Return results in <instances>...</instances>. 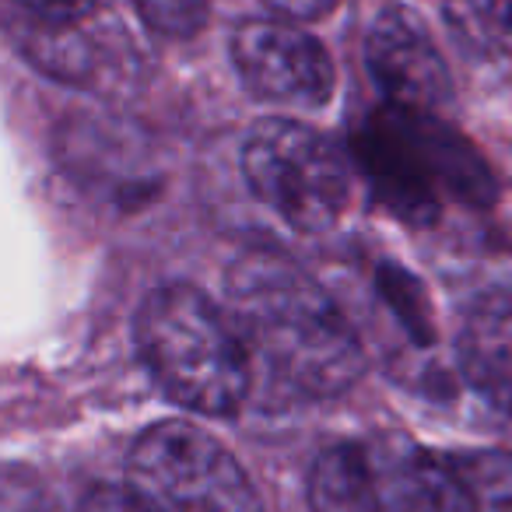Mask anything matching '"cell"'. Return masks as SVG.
Masks as SVG:
<instances>
[{
  "label": "cell",
  "mask_w": 512,
  "mask_h": 512,
  "mask_svg": "<svg viewBox=\"0 0 512 512\" xmlns=\"http://www.w3.org/2000/svg\"><path fill=\"white\" fill-rule=\"evenodd\" d=\"M228 316L253 365V383L295 400H327L365 372L344 313L302 267L278 253H246L228 267Z\"/></svg>",
  "instance_id": "obj_1"
},
{
  "label": "cell",
  "mask_w": 512,
  "mask_h": 512,
  "mask_svg": "<svg viewBox=\"0 0 512 512\" xmlns=\"http://www.w3.org/2000/svg\"><path fill=\"white\" fill-rule=\"evenodd\" d=\"M137 351L151 379L179 407L204 418L242 411L253 393L249 351L232 316L193 285H162L134 323Z\"/></svg>",
  "instance_id": "obj_2"
},
{
  "label": "cell",
  "mask_w": 512,
  "mask_h": 512,
  "mask_svg": "<svg viewBox=\"0 0 512 512\" xmlns=\"http://www.w3.org/2000/svg\"><path fill=\"white\" fill-rule=\"evenodd\" d=\"M313 512H470L449 456L407 435L334 442L309 470Z\"/></svg>",
  "instance_id": "obj_3"
},
{
  "label": "cell",
  "mask_w": 512,
  "mask_h": 512,
  "mask_svg": "<svg viewBox=\"0 0 512 512\" xmlns=\"http://www.w3.org/2000/svg\"><path fill=\"white\" fill-rule=\"evenodd\" d=\"M127 488L151 512H264L253 477L193 421H158L134 442Z\"/></svg>",
  "instance_id": "obj_4"
},
{
  "label": "cell",
  "mask_w": 512,
  "mask_h": 512,
  "mask_svg": "<svg viewBox=\"0 0 512 512\" xmlns=\"http://www.w3.org/2000/svg\"><path fill=\"white\" fill-rule=\"evenodd\" d=\"M242 176L295 232H323L348 207L351 179L341 151L299 120H264L242 144Z\"/></svg>",
  "instance_id": "obj_5"
},
{
  "label": "cell",
  "mask_w": 512,
  "mask_h": 512,
  "mask_svg": "<svg viewBox=\"0 0 512 512\" xmlns=\"http://www.w3.org/2000/svg\"><path fill=\"white\" fill-rule=\"evenodd\" d=\"M232 64L256 99L316 109L334 95V60L316 36L288 18H249L232 32Z\"/></svg>",
  "instance_id": "obj_6"
},
{
  "label": "cell",
  "mask_w": 512,
  "mask_h": 512,
  "mask_svg": "<svg viewBox=\"0 0 512 512\" xmlns=\"http://www.w3.org/2000/svg\"><path fill=\"white\" fill-rule=\"evenodd\" d=\"M365 60L390 106L439 113L453 99V78H449L446 60L435 50L425 25L407 11L386 8L372 22L369 39H365Z\"/></svg>",
  "instance_id": "obj_7"
},
{
  "label": "cell",
  "mask_w": 512,
  "mask_h": 512,
  "mask_svg": "<svg viewBox=\"0 0 512 512\" xmlns=\"http://www.w3.org/2000/svg\"><path fill=\"white\" fill-rule=\"evenodd\" d=\"M358 158L372 186L400 218L414 225H432L439 218V186L418 155L397 106H386L358 137Z\"/></svg>",
  "instance_id": "obj_8"
},
{
  "label": "cell",
  "mask_w": 512,
  "mask_h": 512,
  "mask_svg": "<svg viewBox=\"0 0 512 512\" xmlns=\"http://www.w3.org/2000/svg\"><path fill=\"white\" fill-rule=\"evenodd\" d=\"M449 463L467 491L470 512H512V453L467 449L449 453Z\"/></svg>",
  "instance_id": "obj_9"
},
{
  "label": "cell",
  "mask_w": 512,
  "mask_h": 512,
  "mask_svg": "<svg viewBox=\"0 0 512 512\" xmlns=\"http://www.w3.org/2000/svg\"><path fill=\"white\" fill-rule=\"evenodd\" d=\"M134 8L151 32L169 39H190L207 25V0H134Z\"/></svg>",
  "instance_id": "obj_10"
},
{
  "label": "cell",
  "mask_w": 512,
  "mask_h": 512,
  "mask_svg": "<svg viewBox=\"0 0 512 512\" xmlns=\"http://www.w3.org/2000/svg\"><path fill=\"white\" fill-rule=\"evenodd\" d=\"M78 512H151L141 502V495H134L130 488L120 484H95L85 498H81Z\"/></svg>",
  "instance_id": "obj_11"
},
{
  "label": "cell",
  "mask_w": 512,
  "mask_h": 512,
  "mask_svg": "<svg viewBox=\"0 0 512 512\" xmlns=\"http://www.w3.org/2000/svg\"><path fill=\"white\" fill-rule=\"evenodd\" d=\"M18 4H25L29 11H36L43 22L67 25V22H78L81 15H88L95 0H18Z\"/></svg>",
  "instance_id": "obj_12"
},
{
  "label": "cell",
  "mask_w": 512,
  "mask_h": 512,
  "mask_svg": "<svg viewBox=\"0 0 512 512\" xmlns=\"http://www.w3.org/2000/svg\"><path fill=\"white\" fill-rule=\"evenodd\" d=\"M264 4L288 22H313V18H323L337 8V0H264Z\"/></svg>",
  "instance_id": "obj_13"
},
{
  "label": "cell",
  "mask_w": 512,
  "mask_h": 512,
  "mask_svg": "<svg viewBox=\"0 0 512 512\" xmlns=\"http://www.w3.org/2000/svg\"><path fill=\"white\" fill-rule=\"evenodd\" d=\"M470 4H474V8H477V4H481V0H470Z\"/></svg>",
  "instance_id": "obj_14"
}]
</instances>
